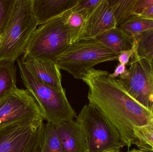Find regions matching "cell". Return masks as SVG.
<instances>
[{"mask_svg": "<svg viewBox=\"0 0 153 152\" xmlns=\"http://www.w3.org/2000/svg\"><path fill=\"white\" fill-rule=\"evenodd\" d=\"M134 134L138 149L153 152V120L150 124L134 128Z\"/></svg>", "mask_w": 153, "mask_h": 152, "instance_id": "20", "label": "cell"}, {"mask_svg": "<svg viewBox=\"0 0 153 152\" xmlns=\"http://www.w3.org/2000/svg\"><path fill=\"white\" fill-rule=\"evenodd\" d=\"M133 16H135L142 18L150 20L153 21V6L146 8L138 14H134Z\"/></svg>", "mask_w": 153, "mask_h": 152, "instance_id": "27", "label": "cell"}, {"mask_svg": "<svg viewBox=\"0 0 153 152\" xmlns=\"http://www.w3.org/2000/svg\"><path fill=\"white\" fill-rule=\"evenodd\" d=\"M58 129L64 152H86L84 133L76 121L63 122L58 125Z\"/></svg>", "mask_w": 153, "mask_h": 152, "instance_id": "13", "label": "cell"}, {"mask_svg": "<svg viewBox=\"0 0 153 152\" xmlns=\"http://www.w3.org/2000/svg\"><path fill=\"white\" fill-rule=\"evenodd\" d=\"M40 152H64L58 132V125L45 124Z\"/></svg>", "mask_w": 153, "mask_h": 152, "instance_id": "17", "label": "cell"}, {"mask_svg": "<svg viewBox=\"0 0 153 152\" xmlns=\"http://www.w3.org/2000/svg\"><path fill=\"white\" fill-rule=\"evenodd\" d=\"M129 36L134 37L153 30V21L133 16L119 26Z\"/></svg>", "mask_w": 153, "mask_h": 152, "instance_id": "19", "label": "cell"}, {"mask_svg": "<svg viewBox=\"0 0 153 152\" xmlns=\"http://www.w3.org/2000/svg\"><path fill=\"white\" fill-rule=\"evenodd\" d=\"M116 27H118L108 0H102L88 15L80 40L95 39L102 32Z\"/></svg>", "mask_w": 153, "mask_h": 152, "instance_id": "10", "label": "cell"}, {"mask_svg": "<svg viewBox=\"0 0 153 152\" xmlns=\"http://www.w3.org/2000/svg\"><path fill=\"white\" fill-rule=\"evenodd\" d=\"M136 50L135 41L134 37V45L133 47L129 50L122 52L118 55L117 60L120 63L126 65L129 63L130 59L134 55Z\"/></svg>", "mask_w": 153, "mask_h": 152, "instance_id": "24", "label": "cell"}, {"mask_svg": "<svg viewBox=\"0 0 153 152\" xmlns=\"http://www.w3.org/2000/svg\"><path fill=\"white\" fill-rule=\"evenodd\" d=\"M44 120L41 109L27 89L17 88L0 100V128L22 122Z\"/></svg>", "mask_w": 153, "mask_h": 152, "instance_id": "9", "label": "cell"}, {"mask_svg": "<svg viewBox=\"0 0 153 152\" xmlns=\"http://www.w3.org/2000/svg\"><path fill=\"white\" fill-rule=\"evenodd\" d=\"M104 152H121V149H114Z\"/></svg>", "mask_w": 153, "mask_h": 152, "instance_id": "30", "label": "cell"}, {"mask_svg": "<svg viewBox=\"0 0 153 152\" xmlns=\"http://www.w3.org/2000/svg\"><path fill=\"white\" fill-rule=\"evenodd\" d=\"M152 6L153 0H137L135 5L134 15L138 14L145 9Z\"/></svg>", "mask_w": 153, "mask_h": 152, "instance_id": "25", "label": "cell"}, {"mask_svg": "<svg viewBox=\"0 0 153 152\" xmlns=\"http://www.w3.org/2000/svg\"><path fill=\"white\" fill-rule=\"evenodd\" d=\"M136 51L144 56L153 51V30L145 32L134 37Z\"/></svg>", "mask_w": 153, "mask_h": 152, "instance_id": "21", "label": "cell"}, {"mask_svg": "<svg viewBox=\"0 0 153 152\" xmlns=\"http://www.w3.org/2000/svg\"><path fill=\"white\" fill-rule=\"evenodd\" d=\"M127 152H152L146 151H143V150H140V149H133L130 151H128Z\"/></svg>", "mask_w": 153, "mask_h": 152, "instance_id": "29", "label": "cell"}, {"mask_svg": "<svg viewBox=\"0 0 153 152\" xmlns=\"http://www.w3.org/2000/svg\"><path fill=\"white\" fill-rule=\"evenodd\" d=\"M64 15L41 25L36 29L21 59L22 61L39 59L56 62L70 45Z\"/></svg>", "mask_w": 153, "mask_h": 152, "instance_id": "5", "label": "cell"}, {"mask_svg": "<svg viewBox=\"0 0 153 152\" xmlns=\"http://www.w3.org/2000/svg\"><path fill=\"white\" fill-rule=\"evenodd\" d=\"M76 118L84 133L86 152H104L124 147L116 129L95 106L85 105Z\"/></svg>", "mask_w": 153, "mask_h": 152, "instance_id": "6", "label": "cell"}, {"mask_svg": "<svg viewBox=\"0 0 153 152\" xmlns=\"http://www.w3.org/2000/svg\"><path fill=\"white\" fill-rule=\"evenodd\" d=\"M109 4L119 27L134 15L137 0H108Z\"/></svg>", "mask_w": 153, "mask_h": 152, "instance_id": "18", "label": "cell"}, {"mask_svg": "<svg viewBox=\"0 0 153 152\" xmlns=\"http://www.w3.org/2000/svg\"><path fill=\"white\" fill-rule=\"evenodd\" d=\"M37 26L32 0H15L9 21L0 36V61L14 62L24 54Z\"/></svg>", "mask_w": 153, "mask_h": 152, "instance_id": "2", "label": "cell"}, {"mask_svg": "<svg viewBox=\"0 0 153 152\" xmlns=\"http://www.w3.org/2000/svg\"><path fill=\"white\" fill-rule=\"evenodd\" d=\"M106 70L91 68L82 80L89 88V104L95 106L115 128L124 147L135 145L134 128L150 124L153 113L130 97L118 79Z\"/></svg>", "mask_w": 153, "mask_h": 152, "instance_id": "1", "label": "cell"}, {"mask_svg": "<svg viewBox=\"0 0 153 152\" xmlns=\"http://www.w3.org/2000/svg\"><path fill=\"white\" fill-rule=\"evenodd\" d=\"M22 62L39 81L57 91H65L62 85L60 69L56 62L39 59H29Z\"/></svg>", "mask_w": 153, "mask_h": 152, "instance_id": "11", "label": "cell"}, {"mask_svg": "<svg viewBox=\"0 0 153 152\" xmlns=\"http://www.w3.org/2000/svg\"><path fill=\"white\" fill-rule=\"evenodd\" d=\"M78 0H32L34 14L38 25L60 17L72 9Z\"/></svg>", "mask_w": 153, "mask_h": 152, "instance_id": "12", "label": "cell"}, {"mask_svg": "<svg viewBox=\"0 0 153 152\" xmlns=\"http://www.w3.org/2000/svg\"><path fill=\"white\" fill-rule=\"evenodd\" d=\"M44 120L22 122L0 128V152H40Z\"/></svg>", "mask_w": 153, "mask_h": 152, "instance_id": "8", "label": "cell"}, {"mask_svg": "<svg viewBox=\"0 0 153 152\" xmlns=\"http://www.w3.org/2000/svg\"><path fill=\"white\" fill-rule=\"evenodd\" d=\"M128 64L127 74L118 79L130 97L153 113V62L139 55L136 46Z\"/></svg>", "mask_w": 153, "mask_h": 152, "instance_id": "7", "label": "cell"}, {"mask_svg": "<svg viewBox=\"0 0 153 152\" xmlns=\"http://www.w3.org/2000/svg\"><path fill=\"white\" fill-rule=\"evenodd\" d=\"M143 57H146V58L153 62V51L143 56Z\"/></svg>", "mask_w": 153, "mask_h": 152, "instance_id": "28", "label": "cell"}, {"mask_svg": "<svg viewBox=\"0 0 153 152\" xmlns=\"http://www.w3.org/2000/svg\"><path fill=\"white\" fill-rule=\"evenodd\" d=\"M128 72L126 65L119 63L115 68L114 72L112 74L109 73V76L111 78L116 79L118 77L122 78L126 76Z\"/></svg>", "mask_w": 153, "mask_h": 152, "instance_id": "26", "label": "cell"}, {"mask_svg": "<svg viewBox=\"0 0 153 152\" xmlns=\"http://www.w3.org/2000/svg\"><path fill=\"white\" fill-rule=\"evenodd\" d=\"M16 71L14 62L0 61V100L17 88Z\"/></svg>", "mask_w": 153, "mask_h": 152, "instance_id": "16", "label": "cell"}, {"mask_svg": "<svg viewBox=\"0 0 153 152\" xmlns=\"http://www.w3.org/2000/svg\"><path fill=\"white\" fill-rule=\"evenodd\" d=\"M102 0H78L76 5L73 7L75 10H85L89 14L94 10Z\"/></svg>", "mask_w": 153, "mask_h": 152, "instance_id": "23", "label": "cell"}, {"mask_svg": "<svg viewBox=\"0 0 153 152\" xmlns=\"http://www.w3.org/2000/svg\"><path fill=\"white\" fill-rule=\"evenodd\" d=\"M89 12L85 10H75L73 8L65 13L64 22L70 45L80 40Z\"/></svg>", "mask_w": 153, "mask_h": 152, "instance_id": "15", "label": "cell"}, {"mask_svg": "<svg viewBox=\"0 0 153 152\" xmlns=\"http://www.w3.org/2000/svg\"><path fill=\"white\" fill-rule=\"evenodd\" d=\"M17 62L22 81L37 102L44 120L58 125L76 118V112L67 99L65 90L60 92L42 84L30 73L21 59Z\"/></svg>", "mask_w": 153, "mask_h": 152, "instance_id": "3", "label": "cell"}, {"mask_svg": "<svg viewBox=\"0 0 153 152\" xmlns=\"http://www.w3.org/2000/svg\"><path fill=\"white\" fill-rule=\"evenodd\" d=\"M94 39L117 55L131 49L134 45V37L129 36L119 27L102 32Z\"/></svg>", "mask_w": 153, "mask_h": 152, "instance_id": "14", "label": "cell"}, {"mask_svg": "<svg viewBox=\"0 0 153 152\" xmlns=\"http://www.w3.org/2000/svg\"><path fill=\"white\" fill-rule=\"evenodd\" d=\"M117 59V54L95 39H84L70 45L57 59L56 63L60 70L81 79L95 65Z\"/></svg>", "mask_w": 153, "mask_h": 152, "instance_id": "4", "label": "cell"}, {"mask_svg": "<svg viewBox=\"0 0 153 152\" xmlns=\"http://www.w3.org/2000/svg\"><path fill=\"white\" fill-rule=\"evenodd\" d=\"M15 0H0V36L9 21Z\"/></svg>", "mask_w": 153, "mask_h": 152, "instance_id": "22", "label": "cell"}]
</instances>
